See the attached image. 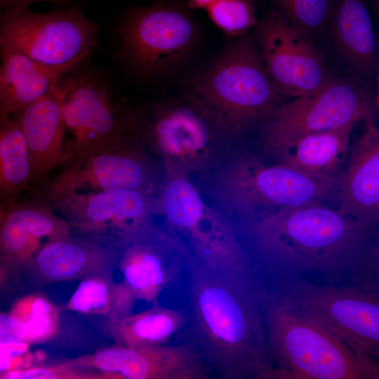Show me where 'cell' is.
Listing matches in <instances>:
<instances>
[{"label": "cell", "instance_id": "8fae6325", "mask_svg": "<svg viewBox=\"0 0 379 379\" xmlns=\"http://www.w3.org/2000/svg\"><path fill=\"white\" fill-rule=\"evenodd\" d=\"M157 160L135 137L67 166L45 183L39 197L52 206L77 194L118 190L154 192L164 171Z\"/></svg>", "mask_w": 379, "mask_h": 379}, {"label": "cell", "instance_id": "8d00e7d4", "mask_svg": "<svg viewBox=\"0 0 379 379\" xmlns=\"http://www.w3.org/2000/svg\"><path fill=\"white\" fill-rule=\"evenodd\" d=\"M375 76L377 80V93H376V103L379 109V58L376 67Z\"/></svg>", "mask_w": 379, "mask_h": 379}, {"label": "cell", "instance_id": "2e32d148", "mask_svg": "<svg viewBox=\"0 0 379 379\" xmlns=\"http://www.w3.org/2000/svg\"><path fill=\"white\" fill-rule=\"evenodd\" d=\"M176 236L155 225L121 248L117 267L123 279L114 282L109 321L132 314L137 300L158 305L159 295L177 277L178 264L189 257Z\"/></svg>", "mask_w": 379, "mask_h": 379}, {"label": "cell", "instance_id": "ba28073f", "mask_svg": "<svg viewBox=\"0 0 379 379\" xmlns=\"http://www.w3.org/2000/svg\"><path fill=\"white\" fill-rule=\"evenodd\" d=\"M374 117L369 88L352 75L333 73L321 86L281 104L262 125L260 147L274 159L312 133Z\"/></svg>", "mask_w": 379, "mask_h": 379}, {"label": "cell", "instance_id": "603a6c76", "mask_svg": "<svg viewBox=\"0 0 379 379\" xmlns=\"http://www.w3.org/2000/svg\"><path fill=\"white\" fill-rule=\"evenodd\" d=\"M0 114L11 115L46 96L78 65L49 66L15 51H1Z\"/></svg>", "mask_w": 379, "mask_h": 379}, {"label": "cell", "instance_id": "9a60e30c", "mask_svg": "<svg viewBox=\"0 0 379 379\" xmlns=\"http://www.w3.org/2000/svg\"><path fill=\"white\" fill-rule=\"evenodd\" d=\"M256 39L265 70L277 92L296 98L321 86L333 72L312 35L270 11L256 25Z\"/></svg>", "mask_w": 379, "mask_h": 379}, {"label": "cell", "instance_id": "7c38bea8", "mask_svg": "<svg viewBox=\"0 0 379 379\" xmlns=\"http://www.w3.org/2000/svg\"><path fill=\"white\" fill-rule=\"evenodd\" d=\"M117 34L123 57L138 73L149 77L178 68L197 38L196 26L186 13L162 5L131 11L120 22Z\"/></svg>", "mask_w": 379, "mask_h": 379}, {"label": "cell", "instance_id": "9c48e42d", "mask_svg": "<svg viewBox=\"0 0 379 379\" xmlns=\"http://www.w3.org/2000/svg\"><path fill=\"white\" fill-rule=\"evenodd\" d=\"M74 70L57 84L65 128V166L135 138L133 112L115 100L109 83Z\"/></svg>", "mask_w": 379, "mask_h": 379}, {"label": "cell", "instance_id": "e575fe53", "mask_svg": "<svg viewBox=\"0 0 379 379\" xmlns=\"http://www.w3.org/2000/svg\"><path fill=\"white\" fill-rule=\"evenodd\" d=\"M368 379H379V357L366 361Z\"/></svg>", "mask_w": 379, "mask_h": 379}, {"label": "cell", "instance_id": "5bb4252c", "mask_svg": "<svg viewBox=\"0 0 379 379\" xmlns=\"http://www.w3.org/2000/svg\"><path fill=\"white\" fill-rule=\"evenodd\" d=\"M52 207L70 232L121 248L152 230L157 216L155 192L118 190L77 194Z\"/></svg>", "mask_w": 379, "mask_h": 379}, {"label": "cell", "instance_id": "6da1fadb", "mask_svg": "<svg viewBox=\"0 0 379 379\" xmlns=\"http://www.w3.org/2000/svg\"><path fill=\"white\" fill-rule=\"evenodd\" d=\"M189 314L183 331L223 379L283 378L270 354L260 290L250 274L188 259Z\"/></svg>", "mask_w": 379, "mask_h": 379}, {"label": "cell", "instance_id": "44dd1931", "mask_svg": "<svg viewBox=\"0 0 379 379\" xmlns=\"http://www.w3.org/2000/svg\"><path fill=\"white\" fill-rule=\"evenodd\" d=\"M365 122L340 178L338 209L375 230L379 224V128L374 117Z\"/></svg>", "mask_w": 379, "mask_h": 379}, {"label": "cell", "instance_id": "74e56055", "mask_svg": "<svg viewBox=\"0 0 379 379\" xmlns=\"http://www.w3.org/2000/svg\"><path fill=\"white\" fill-rule=\"evenodd\" d=\"M375 7L377 11L378 17L379 19V0H373Z\"/></svg>", "mask_w": 379, "mask_h": 379}, {"label": "cell", "instance_id": "f546056e", "mask_svg": "<svg viewBox=\"0 0 379 379\" xmlns=\"http://www.w3.org/2000/svg\"><path fill=\"white\" fill-rule=\"evenodd\" d=\"M205 9L213 23L230 36H241L258 23L248 0H215Z\"/></svg>", "mask_w": 379, "mask_h": 379}, {"label": "cell", "instance_id": "3957f363", "mask_svg": "<svg viewBox=\"0 0 379 379\" xmlns=\"http://www.w3.org/2000/svg\"><path fill=\"white\" fill-rule=\"evenodd\" d=\"M199 178L197 187L208 203L227 216L237 214L248 221L335 195L339 198V178L310 175L277 163L267 165L241 149Z\"/></svg>", "mask_w": 379, "mask_h": 379}, {"label": "cell", "instance_id": "ac0fdd59", "mask_svg": "<svg viewBox=\"0 0 379 379\" xmlns=\"http://www.w3.org/2000/svg\"><path fill=\"white\" fill-rule=\"evenodd\" d=\"M111 379H208L211 368L188 343L128 347L115 344L67 360Z\"/></svg>", "mask_w": 379, "mask_h": 379}, {"label": "cell", "instance_id": "52a82bcc", "mask_svg": "<svg viewBox=\"0 0 379 379\" xmlns=\"http://www.w3.org/2000/svg\"><path fill=\"white\" fill-rule=\"evenodd\" d=\"M189 176L165 173L155 191L157 215L165 228L184 237L208 268L249 274L248 263L228 216L206 203Z\"/></svg>", "mask_w": 379, "mask_h": 379}, {"label": "cell", "instance_id": "30bf717a", "mask_svg": "<svg viewBox=\"0 0 379 379\" xmlns=\"http://www.w3.org/2000/svg\"><path fill=\"white\" fill-rule=\"evenodd\" d=\"M100 25L76 8L39 13L29 7L2 12L0 48L49 66L81 65L93 51Z\"/></svg>", "mask_w": 379, "mask_h": 379}, {"label": "cell", "instance_id": "cb8c5ba5", "mask_svg": "<svg viewBox=\"0 0 379 379\" xmlns=\"http://www.w3.org/2000/svg\"><path fill=\"white\" fill-rule=\"evenodd\" d=\"M354 126L347 124L303 136L286 145L274 159L304 173L338 178L335 173L347 156Z\"/></svg>", "mask_w": 379, "mask_h": 379}, {"label": "cell", "instance_id": "7a4b0ae2", "mask_svg": "<svg viewBox=\"0 0 379 379\" xmlns=\"http://www.w3.org/2000/svg\"><path fill=\"white\" fill-rule=\"evenodd\" d=\"M248 222L256 245L286 270L334 277L350 271L374 231L322 201Z\"/></svg>", "mask_w": 379, "mask_h": 379}, {"label": "cell", "instance_id": "d4e9b609", "mask_svg": "<svg viewBox=\"0 0 379 379\" xmlns=\"http://www.w3.org/2000/svg\"><path fill=\"white\" fill-rule=\"evenodd\" d=\"M0 319V343H44L60 330L59 309L40 291L16 300L7 313L1 312Z\"/></svg>", "mask_w": 379, "mask_h": 379}, {"label": "cell", "instance_id": "f1b7e54d", "mask_svg": "<svg viewBox=\"0 0 379 379\" xmlns=\"http://www.w3.org/2000/svg\"><path fill=\"white\" fill-rule=\"evenodd\" d=\"M287 20L312 36L326 29L332 0H274Z\"/></svg>", "mask_w": 379, "mask_h": 379}, {"label": "cell", "instance_id": "d590c367", "mask_svg": "<svg viewBox=\"0 0 379 379\" xmlns=\"http://www.w3.org/2000/svg\"><path fill=\"white\" fill-rule=\"evenodd\" d=\"M215 0H188V6L192 8H206Z\"/></svg>", "mask_w": 379, "mask_h": 379}, {"label": "cell", "instance_id": "4dcf8cb0", "mask_svg": "<svg viewBox=\"0 0 379 379\" xmlns=\"http://www.w3.org/2000/svg\"><path fill=\"white\" fill-rule=\"evenodd\" d=\"M1 379H110L105 373L72 365L67 360L46 366L18 368L0 373Z\"/></svg>", "mask_w": 379, "mask_h": 379}, {"label": "cell", "instance_id": "484cf974", "mask_svg": "<svg viewBox=\"0 0 379 379\" xmlns=\"http://www.w3.org/2000/svg\"><path fill=\"white\" fill-rule=\"evenodd\" d=\"M185 311L154 305L149 310L109 321L114 343L128 347L164 345L186 325Z\"/></svg>", "mask_w": 379, "mask_h": 379}, {"label": "cell", "instance_id": "5b68a950", "mask_svg": "<svg viewBox=\"0 0 379 379\" xmlns=\"http://www.w3.org/2000/svg\"><path fill=\"white\" fill-rule=\"evenodd\" d=\"M269 352L283 378L368 379L366 364L282 289L260 290Z\"/></svg>", "mask_w": 379, "mask_h": 379}, {"label": "cell", "instance_id": "4316f807", "mask_svg": "<svg viewBox=\"0 0 379 379\" xmlns=\"http://www.w3.org/2000/svg\"><path fill=\"white\" fill-rule=\"evenodd\" d=\"M29 147L14 115L0 114V192L1 204L18 199L32 181Z\"/></svg>", "mask_w": 379, "mask_h": 379}, {"label": "cell", "instance_id": "d6a6232c", "mask_svg": "<svg viewBox=\"0 0 379 379\" xmlns=\"http://www.w3.org/2000/svg\"><path fill=\"white\" fill-rule=\"evenodd\" d=\"M39 2L50 3L64 7L69 4L70 0H0V7L2 13L29 7L30 5Z\"/></svg>", "mask_w": 379, "mask_h": 379}, {"label": "cell", "instance_id": "83f0119b", "mask_svg": "<svg viewBox=\"0 0 379 379\" xmlns=\"http://www.w3.org/2000/svg\"><path fill=\"white\" fill-rule=\"evenodd\" d=\"M114 282L112 272L96 273L81 279L64 309L110 319L113 310Z\"/></svg>", "mask_w": 379, "mask_h": 379}, {"label": "cell", "instance_id": "836d02e7", "mask_svg": "<svg viewBox=\"0 0 379 379\" xmlns=\"http://www.w3.org/2000/svg\"><path fill=\"white\" fill-rule=\"evenodd\" d=\"M353 284H359L379 291V271L375 274L354 281Z\"/></svg>", "mask_w": 379, "mask_h": 379}, {"label": "cell", "instance_id": "277c9868", "mask_svg": "<svg viewBox=\"0 0 379 379\" xmlns=\"http://www.w3.org/2000/svg\"><path fill=\"white\" fill-rule=\"evenodd\" d=\"M133 124L135 137L165 173L206 175L236 149L227 123L194 95L134 111Z\"/></svg>", "mask_w": 379, "mask_h": 379}, {"label": "cell", "instance_id": "4fadbf2b", "mask_svg": "<svg viewBox=\"0 0 379 379\" xmlns=\"http://www.w3.org/2000/svg\"><path fill=\"white\" fill-rule=\"evenodd\" d=\"M281 289L339 336L364 364L379 357V291L291 281Z\"/></svg>", "mask_w": 379, "mask_h": 379}, {"label": "cell", "instance_id": "e0dca14e", "mask_svg": "<svg viewBox=\"0 0 379 379\" xmlns=\"http://www.w3.org/2000/svg\"><path fill=\"white\" fill-rule=\"evenodd\" d=\"M41 198L1 204V288L19 283L38 252L70 232L68 222Z\"/></svg>", "mask_w": 379, "mask_h": 379}, {"label": "cell", "instance_id": "d6986e66", "mask_svg": "<svg viewBox=\"0 0 379 379\" xmlns=\"http://www.w3.org/2000/svg\"><path fill=\"white\" fill-rule=\"evenodd\" d=\"M121 248L105 245L69 232L44 246L23 275L29 285L41 287L80 280L96 273L112 272L118 263Z\"/></svg>", "mask_w": 379, "mask_h": 379}, {"label": "cell", "instance_id": "7402d4cb", "mask_svg": "<svg viewBox=\"0 0 379 379\" xmlns=\"http://www.w3.org/2000/svg\"><path fill=\"white\" fill-rule=\"evenodd\" d=\"M13 115L29 147L32 181L41 180L53 168L65 164V128L58 85L46 96Z\"/></svg>", "mask_w": 379, "mask_h": 379}, {"label": "cell", "instance_id": "8992f818", "mask_svg": "<svg viewBox=\"0 0 379 379\" xmlns=\"http://www.w3.org/2000/svg\"><path fill=\"white\" fill-rule=\"evenodd\" d=\"M193 91L236 137L262 126L283 104L258 47L247 36L227 48L195 79Z\"/></svg>", "mask_w": 379, "mask_h": 379}, {"label": "cell", "instance_id": "1f68e13d", "mask_svg": "<svg viewBox=\"0 0 379 379\" xmlns=\"http://www.w3.org/2000/svg\"><path fill=\"white\" fill-rule=\"evenodd\" d=\"M379 271V232L369 241L364 252L350 270L351 282L357 281Z\"/></svg>", "mask_w": 379, "mask_h": 379}, {"label": "cell", "instance_id": "ffe728a7", "mask_svg": "<svg viewBox=\"0 0 379 379\" xmlns=\"http://www.w3.org/2000/svg\"><path fill=\"white\" fill-rule=\"evenodd\" d=\"M326 30L338 60L351 75L369 88L375 74L379 43L363 0H336Z\"/></svg>", "mask_w": 379, "mask_h": 379}]
</instances>
